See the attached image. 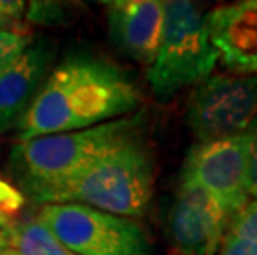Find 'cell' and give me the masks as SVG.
I'll use <instances>...</instances> for the list:
<instances>
[{
  "label": "cell",
  "instance_id": "6da1fadb",
  "mask_svg": "<svg viewBox=\"0 0 257 255\" xmlns=\"http://www.w3.org/2000/svg\"><path fill=\"white\" fill-rule=\"evenodd\" d=\"M143 96L130 75L108 60L75 55L63 60L19 121V143L78 131L128 115Z\"/></svg>",
  "mask_w": 257,
  "mask_h": 255
},
{
  "label": "cell",
  "instance_id": "7a4b0ae2",
  "mask_svg": "<svg viewBox=\"0 0 257 255\" xmlns=\"http://www.w3.org/2000/svg\"><path fill=\"white\" fill-rule=\"evenodd\" d=\"M155 154L136 133L75 174L27 191L35 204H80L123 217H141L155 194Z\"/></svg>",
  "mask_w": 257,
  "mask_h": 255
},
{
  "label": "cell",
  "instance_id": "3957f363",
  "mask_svg": "<svg viewBox=\"0 0 257 255\" xmlns=\"http://www.w3.org/2000/svg\"><path fill=\"white\" fill-rule=\"evenodd\" d=\"M143 129V116L136 115L17 143L12 151V166L22 192L75 174Z\"/></svg>",
  "mask_w": 257,
  "mask_h": 255
},
{
  "label": "cell",
  "instance_id": "277c9868",
  "mask_svg": "<svg viewBox=\"0 0 257 255\" xmlns=\"http://www.w3.org/2000/svg\"><path fill=\"white\" fill-rule=\"evenodd\" d=\"M219 55L212 47L206 15L188 0L165 2V30L146 78L158 98L166 100L211 77Z\"/></svg>",
  "mask_w": 257,
  "mask_h": 255
},
{
  "label": "cell",
  "instance_id": "5b68a950",
  "mask_svg": "<svg viewBox=\"0 0 257 255\" xmlns=\"http://www.w3.org/2000/svg\"><path fill=\"white\" fill-rule=\"evenodd\" d=\"M38 219L75 255H153L138 220L80 204H47Z\"/></svg>",
  "mask_w": 257,
  "mask_h": 255
},
{
  "label": "cell",
  "instance_id": "8992f818",
  "mask_svg": "<svg viewBox=\"0 0 257 255\" xmlns=\"http://www.w3.org/2000/svg\"><path fill=\"white\" fill-rule=\"evenodd\" d=\"M257 118V75H211L186 103V123L198 143L245 133Z\"/></svg>",
  "mask_w": 257,
  "mask_h": 255
},
{
  "label": "cell",
  "instance_id": "52a82bcc",
  "mask_svg": "<svg viewBox=\"0 0 257 255\" xmlns=\"http://www.w3.org/2000/svg\"><path fill=\"white\" fill-rule=\"evenodd\" d=\"M181 174L201 184L234 217L249 202L247 131L196 143L186 154Z\"/></svg>",
  "mask_w": 257,
  "mask_h": 255
},
{
  "label": "cell",
  "instance_id": "ba28073f",
  "mask_svg": "<svg viewBox=\"0 0 257 255\" xmlns=\"http://www.w3.org/2000/svg\"><path fill=\"white\" fill-rule=\"evenodd\" d=\"M231 219L209 191L181 174L169 212V234L179 255H216Z\"/></svg>",
  "mask_w": 257,
  "mask_h": 255
},
{
  "label": "cell",
  "instance_id": "9c48e42d",
  "mask_svg": "<svg viewBox=\"0 0 257 255\" xmlns=\"http://www.w3.org/2000/svg\"><path fill=\"white\" fill-rule=\"evenodd\" d=\"M105 7L114 47L135 62L151 67L165 30V2L114 0Z\"/></svg>",
  "mask_w": 257,
  "mask_h": 255
},
{
  "label": "cell",
  "instance_id": "30bf717a",
  "mask_svg": "<svg viewBox=\"0 0 257 255\" xmlns=\"http://www.w3.org/2000/svg\"><path fill=\"white\" fill-rule=\"evenodd\" d=\"M219 60L236 75L257 73V0L221 5L206 15Z\"/></svg>",
  "mask_w": 257,
  "mask_h": 255
},
{
  "label": "cell",
  "instance_id": "8fae6325",
  "mask_svg": "<svg viewBox=\"0 0 257 255\" xmlns=\"http://www.w3.org/2000/svg\"><path fill=\"white\" fill-rule=\"evenodd\" d=\"M55 43L48 39L30 43L20 55L0 72V133L19 124L47 80Z\"/></svg>",
  "mask_w": 257,
  "mask_h": 255
},
{
  "label": "cell",
  "instance_id": "7c38bea8",
  "mask_svg": "<svg viewBox=\"0 0 257 255\" xmlns=\"http://www.w3.org/2000/svg\"><path fill=\"white\" fill-rule=\"evenodd\" d=\"M5 234L7 247L17 250L20 255H75L38 217L9 224Z\"/></svg>",
  "mask_w": 257,
  "mask_h": 255
},
{
  "label": "cell",
  "instance_id": "4fadbf2b",
  "mask_svg": "<svg viewBox=\"0 0 257 255\" xmlns=\"http://www.w3.org/2000/svg\"><path fill=\"white\" fill-rule=\"evenodd\" d=\"M25 207V194L7 179L0 177V217L9 224Z\"/></svg>",
  "mask_w": 257,
  "mask_h": 255
},
{
  "label": "cell",
  "instance_id": "5bb4252c",
  "mask_svg": "<svg viewBox=\"0 0 257 255\" xmlns=\"http://www.w3.org/2000/svg\"><path fill=\"white\" fill-rule=\"evenodd\" d=\"M32 43V34L0 30V72Z\"/></svg>",
  "mask_w": 257,
  "mask_h": 255
},
{
  "label": "cell",
  "instance_id": "9a60e30c",
  "mask_svg": "<svg viewBox=\"0 0 257 255\" xmlns=\"http://www.w3.org/2000/svg\"><path fill=\"white\" fill-rule=\"evenodd\" d=\"M227 232L257 240V199L249 200L231 219Z\"/></svg>",
  "mask_w": 257,
  "mask_h": 255
},
{
  "label": "cell",
  "instance_id": "2e32d148",
  "mask_svg": "<svg viewBox=\"0 0 257 255\" xmlns=\"http://www.w3.org/2000/svg\"><path fill=\"white\" fill-rule=\"evenodd\" d=\"M25 4L24 2H10V0H0V30L17 32V34H32L29 27L25 25L24 19Z\"/></svg>",
  "mask_w": 257,
  "mask_h": 255
},
{
  "label": "cell",
  "instance_id": "e0dca14e",
  "mask_svg": "<svg viewBox=\"0 0 257 255\" xmlns=\"http://www.w3.org/2000/svg\"><path fill=\"white\" fill-rule=\"evenodd\" d=\"M27 19L35 24L55 25L65 22V9L62 4L52 2H32L27 10Z\"/></svg>",
  "mask_w": 257,
  "mask_h": 255
},
{
  "label": "cell",
  "instance_id": "ac0fdd59",
  "mask_svg": "<svg viewBox=\"0 0 257 255\" xmlns=\"http://www.w3.org/2000/svg\"><path fill=\"white\" fill-rule=\"evenodd\" d=\"M216 255H257V240L226 232Z\"/></svg>",
  "mask_w": 257,
  "mask_h": 255
},
{
  "label": "cell",
  "instance_id": "d6986e66",
  "mask_svg": "<svg viewBox=\"0 0 257 255\" xmlns=\"http://www.w3.org/2000/svg\"><path fill=\"white\" fill-rule=\"evenodd\" d=\"M247 196L257 199V118L247 129Z\"/></svg>",
  "mask_w": 257,
  "mask_h": 255
},
{
  "label": "cell",
  "instance_id": "ffe728a7",
  "mask_svg": "<svg viewBox=\"0 0 257 255\" xmlns=\"http://www.w3.org/2000/svg\"><path fill=\"white\" fill-rule=\"evenodd\" d=\"M0 255H20V253L10 247H4V248H0Z\"/></svg>",
  "mask_w": 257,
  "mask_h": 255
},
{
  "label": "cell",
  "instance_id": "44dd1931",
  "mask_svg": "<svg viewBox=\"0 0 257 255\" xmlns=\"http://www.w3.org/2000/svg\"><path fill=\"white\" fill-rule=\"evenodd\" d=\"M7 247V234H5V229L0 232V248Z\"/></svg>",
  "mask_w": 257,
  "mask_h": 255
},
{
  "label": "cell",
  "instance_id": "7402d4cb",
  "mask_svg": "<svg viewBox=\"0 0 257 255\" xmlns=\"http://www.w3.org/2000/svg\"><path fill=\"white\" fill-rule=\"evenodd\" d=\"M7 225H9V222H7V220H4L2 217H0V232H2L4 229H7Z\"/></svg>",
  "mask_w": 257,
  "mask_h": 255
}]
</instances>
